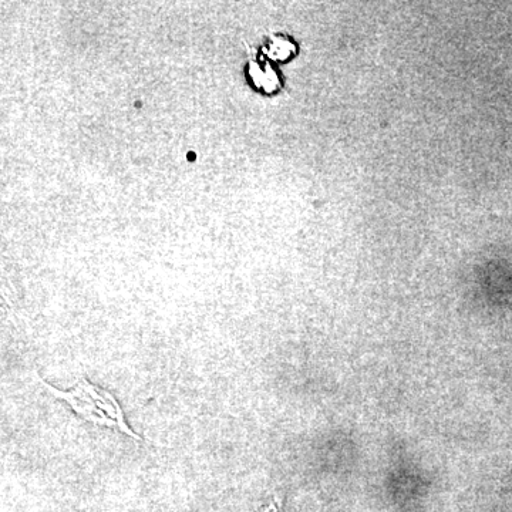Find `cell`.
Returning a JSON list of instances; mask_svg holds the SVG:
<instances>
[{
    "mask_svg": "<svg viewBox=\"0 0 512 512\" xmlns=\"http://www.w3.org/2000/svg\"><path fill=\"white\" fill-rule=\"evenodd\" d=\"M35 377L37 382L45 387L47 393L66 403L80 419L96 427L120 431L134 441H141V437L128 426L126 416L116 397L90 382L87 377H79L73 389L70 390H59L45 382L36 373Z\"/></svg>",
    "mask_w": 512,
    "mask_h": 512,
    "instance_id": "obj_1",
    "label": "cell"
},
{
    "mask_svg": "<svg viewBox=\"0 0 512 512\" xmlns=\"http://www.w3.org/2000/svg\"><path fill=\"white\" fill-rule=\"evenodd\" d=\"M285 497L282 494H274L262 507L255 512H284Z\"/></svg>",
    "mask_w": 512,
    "mask_h": 512,
    "instance_id": "obj_2",
    "label": "cell"
}]
</instances>
